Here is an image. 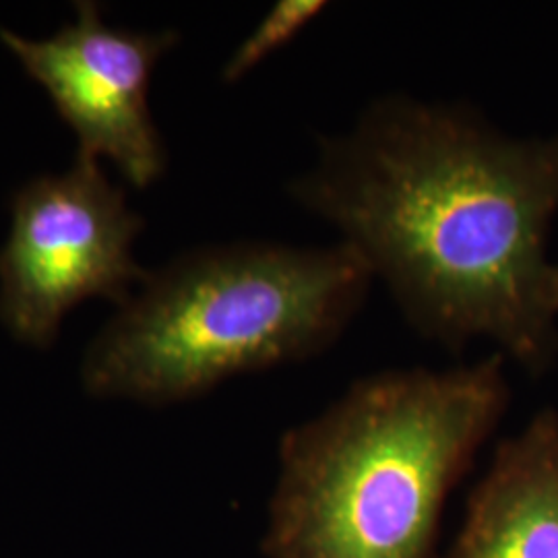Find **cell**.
<instances>
[{
    "label": "cell",
    "mask_w": 558,
    "mask_h": 558,
    "mask_svg": "<svg viewBox=\"0 0 558 558\" xmlns=\"http://www.w3.org/2000/svg\"><path fill=\"white\" fill-rule=\"evenodd\" d=\"M442 558H558V414L502 440Z\"/></svg>",
    "instance_id": "cell-6"
},
{
    "label": "cell",
    "mask_w": 558,
    "mask_h": 558,
    "mask_svg": "<svg viewBox=\"0 0 558 558\" xmlns=\"http://www.w3.org/2000/svg\"><path fill=\"white\" fill-rule=\"evenodd\" d=\"M327 2L320 0H281L257 23V27L240 41L232 57L221 69V80L239 83L263 60L279 52L283 46L296 40L300 34L319 17Z\"/></svg>",
    "instance_id": "cell-7"
},
{
    "label": "cell",
    "mask_w": 558,
    "mask_h": 558,
    "mask_svg": "<svg viewBox=\"0 0 558 558\" xmlns=\"http://www.w3.org/2000/svg\"><path fill=\"white\" fill-rule=\"evenodd\" d=\"M507 403L500 354L354 380L279 440L263 558H437L445 502Z\"/></svg>",
    "instance_id": "cell-2"
},
{
    "label": "cell",
    "mask_w": 558,
    "mask_h": 558,
    "mask_svg": "<svg viewBox=\"0 0 558 558\" xmlns=\"http://www.w3.org/2000/svg\"><path fill=\"white\" fill-rule=\"evenodd\" d=\"M373 279L341 242L191 251L147 274L89 343L83 389L170 405L239 375L319 356L356 319Z\"/></svg>",
    "instance_id": "cell-3"
},
{
    "label": "cell",
    "mask_w": 558,
    "mask_h": 558,
    "mask_svg": "<svg viewBox=\"0 0 558 558\" xmlns=\"http://www.w3.org/2000/svg\"><path fill=\"white\" fill-rule=\"evenodd\" d=\"M77 17L44 40L0 29L2 46L40 83L80 143V156L117 163L137 189L163 177L168 154L149 108L156 64L179 34L131 32L101 20L100 4L77 2Z\"/></svg>",
    "instance_id": "cell-5"
},
{
    "label": "cell",
    "mask_w": 558,
    "mask_h": 558,
    "mask_svg": "<svg viewBox=\"0 0 558 558\" xmlns=\"http://www.w3.org/2000/svg\"><path fill=\"white\" fill-rule=\"evenodd\" d=\"M290 195L338 230L422 338L453 352L490 339L530 371L555 356L544 244L558 137L511 140L465 104L387 96L320 137Z\"/></svg>",
    "instance_id": "cell-1"
},
{
    "label": "cell",
    "mask_w": 558,
    "mask_h": 558,
    "mask_svg": "<svg viewBox=\"0 0 558 558\" xmlns=\"http://www.w3.org/2000/svg\"><path fill=\"white\" fill-rule=\"evenodd\" d=\"M546 294H548V304H550V311L558 315V265L550 267V274H548V286H546Z\"/></svg>",
    "instance_id": "cell-8"
},
{
    "label": "cell",
    "mask_w": 558,
    "mask_h": 558,
    "mask_svg": "<svg viewBox=\"0 0 558 558\" xmlns=\"http://www.w3.org/2000/svg\"><path fill=\"white\" fill-rule=\"evenodd\" d=\"M141 230L140 214L98 160L77 154L66 172L23 184L0 251L4 329L21 343L46 350L83 300L126 304L149 274L133 255Z\"/></svg>",
    "instance_id": "cell-4"
}]
</instances>
